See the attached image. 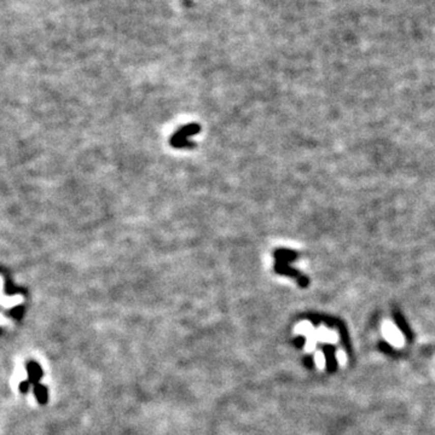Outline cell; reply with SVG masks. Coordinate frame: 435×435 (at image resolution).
I'll list each match as a JSON object with an SVG mask.
<instances>
[{
    "label": "cell",
    "instance_id": "obj_1",
    "mask_svg": "<svg viewBox=\"0 0 435 435\" xmlns=\"http://www.w3.org/2000/svg\"><path fill=\"white\" fill-rule=\"evenodd\" d=\"M273 255H275V259H276V264H275L276 273H278V275H283V276L293 277V278L296 279V282H298V284L301 286V288H307L309 285L308 277L302 275L300 271L293 269V267H290L289 265V263L296 260L300 256L298 251L286 249V248H279V249L275 250Z\"/></svg>",
    "mask_w": 435,
    "mask_h": 435
},
{
    "label": "cell",
    "instance_id": "obj_2",
    "mask_svg": "<svg viewBox=\"0 0 435 435\" xmlns=\"http://www.w3.org/2000/svg\"><path fill=\"white\" fill-rule=\"evenodd\" d=\"M335 351L336 348L333 344H324L323 352L325 357V364H327L328 372L334 373L337 370V360L335 358Z\"/></svg>",
    "mask_w": 435,
    "mask_h": 435
},
{
    "label": "cell",
    "instance_id": "obj_3",
    "mask_svg": "<svg viewBox=\"0 0 435 435\" xmlns=\"http://www.w3.org/2000/svg\"><path fill=\"white\" fill-rule=\"evenodd\" d=\"M27 373H28V381L33 386L40 383L44 375L41 366L39 365L37 362H34V360H32V362H29L27 364Z\"/></svg>",
    "mask_w": 435,
    "mask_h": 435
},
{
    "label": "cell",
    "instance_id": "obj_4",
    "mask_svg": "<svg viewBox=\"0 0 435 435\" xmlns=\"http://www.w3.org/2000/svg\"><path fill=\"white\" fill-rule=\"evenodd\" d=\"M393 315H394L395 324L398 325L399 329H400L401 333L405 335L406 338H408L409 341H411L412 333H411V330H410V327H409V324L406 323V319L404 318V315H402L399 311H394V312H393Z\"/></svg>",
    "mask_w": 435,
    "mask_h": 435
},
{
    "label": "cell",
    "instance_id": "obj_5",
    "mask_svg": "<svg viewBox=\"0 0 435 435\" xmlns=\"http://www.w3.org/2000/svg\"><path fill=\"white\" fill-rule=\"evenodd\" d=\"M33 392L35 395V399L40 405H46L48 401V391L46 386L38 383V385L33 386Z\"/></svg>",
    "mask_w": 435,
    "mask_h": 435
},
{
    "label": "cell",
    "instance_id": "obj_6",
    "mask_svg": "<svg viewBox=\"0 0 435 435\" xmlns=\"http://www.w3.org/2000/svg\"><path fill=\"white\" fill-rule=\"evenodd\" d=\"M33 386L32 385L31 382L28 381H22L21 383H19V386H18V389H19V392L22 393V394H27V393L29 392V389H31V387Z\"/></svg>",
    "mask_w": 435,
    "mask_h": 435
},
{
    "label": "cell",
    "instance_id": "obj_7",
    "mask_svg": "<svg viewBox=\"0 0 435 435\" xmlns=\"http://www.w3.org/2000/svg\"><path fill=\"white\" fill-rule=\"evenodd\" d=\"M304 364L306 365V367H308V369H313V366H314L313 357H312V356H306L304 358Z\"/></svg>",
    "mask_w": 435,
    "mask_h": 435
},
{
    "label": "cell",
    "instance_id": "obj_8",
    "mask_svg": "<svg viewBox=\"0 0 435 435\" xmlns=\"http://www.w3.org/2000/svg\"><path fill=\"white\" fill-rule=\"evenodd\" d=\"M305 342H306V338H305V336H298V337H295L294 340H293V343H294L295 346L298 347V348L304 347Z\"/></svg>",
    "mask_w": 435,
    "mask_h": 435
},
{
    "label": "cell",
    "instance_id": "obj_9",
    "mask_svg": "<svg viewBox=\"0 0 435 435\" xmlns=\"http://www.w3.org/2000/svg\"><path fill=\"white\" fill-rule=\"evenodd\" d=\"M391 346H389V344H387V343H385V342H380V350L381 351H383V352H391Z\"/></svg>",
    "mask_w": 435,
    "mask_h": 435
}]
</instances>
